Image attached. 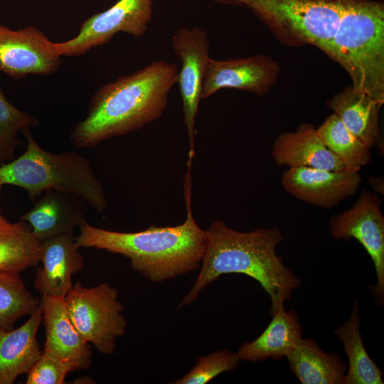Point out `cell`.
I'll list each match as a JSON object with an SVG mask.
<instances>
[{
  "instance_id": "1",
  "label": "cell",
  "mask_w": 384,
  "mask_h": 384,
  "mask_svg": "<svg viewBox=\"0 0 384 384\" xmlns=\"http://www.w3.org/2000/svg\"><path fill=\"white\" fill-rule=\"evenodd\" d=\"M206 233V246L200 272L178 309L193 303L201 292L221 275L231 273L245 274L259 282L270 297L271 316L284 309V303L292 299L302 281L276 252L284 239L279 228L240 232L223 220H216Z\"/></svg>"
},
{
  "instance_id": "2",
  "label": "cell",
  "mask_w": 384,
  "mask_h": 384,
  "mask_svg": "<svg viewBox=\"0 0 384 384\" xmlns=\"http://www.w3.org/2000/svg\"><path fill=\"white\" fill-rule=\"evenodd\" d=\"M192 165V164H191ZM191 164L184 181L187 215L182 224L138 232H116L93 226L87 221L75 237L77 246L106 250L130 260L131 268L155 283H161L200 268L207 237L196 223L191 206Z\"/></svg>"
},
{
  "instance_id": "3",
  "label": "cell",
  "mask_w": 384,
  "mask_h": 384,
  "mask_svg": "<svg viewBox=\"0 0 384 384\" xmlns=\"http://www.w3.org/2000/svg\"><path fill=\"white\" fill-rule=\"evenodd\" d=\"M177 64L156 60L101 87L93 95L87 116L73 127L78 149L91 148L112 137L138 130L159 118L177 83Z\"/></svg>"
},
{
  "instance_id": "4",
  "label": "cell",
  "mask_w": 384,
  "mask_h": 384,
  "mask_svg": "<svg viewBox=\"0 0 384 384\" xmlns=\"http://www.w3.org/2000/svg\"><path fill=\"white\" fill-rule=\"evenodd\" d=\"M26 149L18 158L0 166V185H14L31 201L48 190L67 192L82 198L97 212L107 208L102 184L89 161L76 151L51 153L43 149L31 131L23 133Z\"/></svg>"
},
{
  "instance_id": "5",
  "label": "cell",
  "mask_w": 384,
  "mask_h": 384,
  "mask_svg": "<svg viewBox=\"0 0 384 384\" xmlns=\"http://www.w3.org/2000/svg\"><path fill=\"white\" fill-rule=\"evenodd\" d=\"M349 75L353 89L384 103V3L355 0L324 52Z\"/></svg>"
},
{
  "instance_id": "6",
  "label": "cell",
  "mask_w": 384,
  "mask_h": 384,
  "mask_svg": "<svg viewBox=\"0 0 384 384\" xmlns=\"http://www.w3.org/2000/svg\"><path fill=\"white\" fill-rule=\"evenodd\" d=\"M249 9L284 46L324 53L355 0H223Z\"/></svg>"
},
{
  "instance_id": "7",
  "label": "cell",
  "mask_w": 384,
  "mask_h": 384,
  "mask_svg": "<svg viewBox=\"0 0 384 384\" xmlns=\"http://www.w3.org/2000/svg\"><path fill=\"white\" fill-rule=\"evenodd\" d=\"M118 290L108 283L92 287L75 283L64 302L70 319L82 339L100 353L112 354L116 340L126 333L127 321Z\"/></svg>"
},
{
  "instance_id": "8",
  "label": "cell",
  "mask_w": 384,
  "mask_h": 384,
  "mask_svg": "<svg viewBox=\"0 0 384 384\" xmlns=\"http://www.w3.org/2000/svg\"><path fill=\"white\" fill-rule=\"evenodd\" d=\"M381 203L375 193L363 190L348 210L333 216L329 231L335 240L354 238L370 257L375 270L376 283L369 286L375 302L384 305V217Z\"/></svg>"
},
{
  "instance_id": "9",
  "label": "cell",
  "mask_w": 384,
  "mask_h": 384,
  "mask_svg": "<svg viewBox=\"0 0 384 384\" xmlns=\"http://www.w3.org/2000/svg\"><path fill=\"white\" fill-rule=\"evenodd\" d=\"M152 12V0H119L86 19L74 38L53 42V49L60 56H80L107 43L119 32L141 37L147 31Z\"/></svg>"
},
{
  "instance_id": "10",
  "label": "cell",
  "mask_w": 384,
  "mask_h": 384,
  "mask_svg": "<svg viewBox=\"0 0 384 384\" xmlns=\"http://www.w3.org/2000/svg\"><path fill=\"white\" fill-rule=\"evenodd\" d=\"M172 46L180 60L178 84L189 143V159L194 156V127L202 85L210 61V41L198 27L178 28L172 36Z\"/></svg>"
},
{
  "instance_id": "11",
  "label": "cell",
  "mask_w": 384,
  "mask_h": 384,
  "mask_svg": "<svg viewBox=\"0 0 384 384\" xmlns=\"http://www.w3.org/2000/svg\"><path fill=\"white\" fill-rule=\"evenodd\" d=\"M60 58L53 42L36 26L12 30L0 23V72L15 79L49 75L60 67Z\"/></svg>"
},
{
  "instance_id": "12",
  "label": "cell",
  "mask_w": 384,
  "mask_h": 384,
  "mask_svg": "<svg viewBox=\"0 0 384 384\" xmlns=\"http://www.w3.org/2000/svg\"><path fill=\"white\" fill-rule=\"evenodd\" d=\"M279 73V63L263 54L222 60L210 58L201 99H206L217 91L228 88L263 97L277 82Z\"/></svg>"
},
{
  "instance_id": "13",
  "label": "cell",
  "mask_w": 384,
  "mask_h": 384,
  "mask_svg": "<svg viewBox=\"0 0 384 384\" xmlns=\"http://www.w3.org/2000/svg\"><path fill=\"white\" fill-rule=\"evenodd\" d=\"M362 178L358 172L331 171L311 167L289 168L282 176L284 189L296 198L330 209L354 195Z\"/></svg>"
},
{
  "instance_id": "14",
  "label": "cell",
  "mask_w": 384,
  "mask_h": 384,
  "mask_svg": "<svg viewBox=\"0 0 384 384\" xmlns=\"http://www.w3.org/2000/svg\"><path fill=\"white\" fill-rule=\"evenodd\" d=\"M73 233L41 242L40 262L36 271L34 287L42 296L64 299L73 288L72 277L84 267V259Z\"/></svg>"
},
{
  "instance_id": "15",
  "label": "cell",
  "mask_w": 384,
  "mask_h": 384,
  "mask_svg": "<svg viewBox=\"0 0 384 384\" xmlns=\"http://www.w3.org/2000/svg\"><path fill=\"white\" fill-rule=\"evenodd\" d=\"M86 205L80 197L67 192L48 190L38 197L21 220L26 222L41 242L58 235L73 233L86 220Z\"/></svg>"
},
{
  "instance_id": "16",
  "label": "cell",
  "mask_w": 384,
  "mask_h": 384,
  "mask_svg": "<svg viewBox=\"0 0 384 384\" xmlns=\"http://www.w3.org/2000/svg\"><path fill=\"white\" fill-rule=\"evenodd\" d=\"M41 306L46 330L44 348L65 363L71 371L89 368L92 352L72 324L64 299L41 296Z\"/></svg>"
},
{
  "instance_id": "17",
  "label": "cell",
  "mask_w": 384,
  "mask_h": 384,
  "mask_svg": "<svg viewBox=\"0 0 384 384\" xmlns=\"http://www.w3.org/2000/svg\"><path fill=\"white\" fill-rule=\"evenodd\" d=\"M272 159L278 166L311 167L331 171L345 169L340 159L328 149L310 123L300 124L295 132H286L274 140Z\"/></svg>"
},
{
  "instance_id": "18",
  "label": "cell",
  "mask_w": 384,
  "mask_h": 384,
  "mask_svg": "<svg viewBox=\"0 0 384 384\" xmlns=\"http://www.w3.org/2000/svg\"><path fill=\"white\" fill-rule=\"evenodd\" d=\"M29 316L17 329L0 330V384L14 383L29 371L41 354L37 339L43 321L41 304Z\"/></svg>"
},
{
  "instance_id": "19",
  "label": "cell",
  "mask_w": 384,
  "mask_h": 384,
  "mask_svg": "<svg viewBox=\"0 0 384 384\" xmlns=\"http://www.w3.org/2000/svg\"><path fill=\"white\" fill-rule=\"evenodd\" d=\"M265 331L255 340L245 342L237 353L240 360L260 362L286 357L302 338V326L295 311L282 309L272 316Z\"/></svg>"
},
{
  "instance_id": "20",
  "label": "cell",
  "mask_w": 384,
  "mask_h": 384,
  "mask_svg": "<svg viewBox=\"0 0 384 384\" xmlns=\"http://www.w3.org/2000/svg\"><path fill=\"white\" fill-rule=\"evenodd\" d=\"M326 105L368 148L380 142L378 114L381 105L374 99L349 85L329 99Z\"/></svg>"
},
{
  "instance_id": "21",
  "label": "cell",
  "mask_w": 384,
  "mask_h": 384,
  "mask_svg": "<svg viewBox=\"0 0 384 384\" xmlns=\"http://www.w3.org/2000/svg\"><path fill=\"white\" fill-rule=\"evenodd\" d=\"M302 384H341L347 365L336 352H326L311 338H302L286 356Z\"/></svg>"
},
{
  "instance_id": "22",
  "label": "cell",
  "mask_w": 384,
  "mask_h": 384,
  "mask_svg": "<svg viewBox=\"0 0 384 384\" xmlns=\"http://www.w3.org/2000/svg\"><path fill=\"white\" fill-rule=\"evenodd\" d=\"M361 325L359 304L354 299L348 319L334 331L343 343L348 361L341 384H383L381 370L370 358L364 346Z\"/></svg>"
},
{
  "instance_id": "23",
  "label": "cell",
  "mask_w": 384,
  "mask_h": 384,
  "mask_svg": "<svg viewBox=\"0 0 384 384\" xmlns=\"http://www.w3.org/2000/svg\"><path fill=\"white\" fill-rule=\"evenodd\" d=\"M41 242L23 220L0 225V272L20 274L40 262Z\"/></svg>"
},
{
  "instance_id": "24",
  "label": "cell",
  "mask_w": 384,
  "mask_h": 384,
  "mask_svg": "<svg viewBox=\"0 0 384 384\" xmlns=\"http://www.w3.org/2000/svg\"><path fill=\"white\" fill-rule=\"evenodd\" d=\"M324 146L335 154L345 168L358 172L372 157L370 149L354 136L334 113L316 129Z\"/></svg>"
},
{
  "instance_id": "25",
  "label": "cell",
  "mask_w": 384,
  "mask_h": 384,
  "mask_svg": "<svg viewBox=\"0 0 384 384\" xmlns=\"http://www.w3.org/2000/svg\"><path fill=\"white\" fill-rule=\"evenodd\" d=\"M19 274L0 272V330L13 329L17 321L39 305Z\"/></svg>"
},
{
  "instance_id": "26",
  "label": "cell",
  "mask_w": 384,
  "mask_h": 384,
  "mask_svg": "<svg viewBox=\"0 0 384 384\" xmlns=\"http://www.w3.org/2000/svg\"><path fill=\"white\" fill-rule=\"evenodd\" d=\"M38 124V120L18 110L0 89V164L15 159V150L22 142L18 134Z\"/></svg>"
},
{
  "instance_id": "27",
  "label": "cell",
  "mask_w": 384,
  "mask_h": 384,
  "mask_svg": "<svg viewBox=\"0 0 384 384\" xmlns=\"http://www.w3.org/2000/svg\"><path fill=\"white\" fill-rule=\"evenodd\" d=\"M241 360L235 352L223 349L196 359V364L183 377L169 383L206 384L223 372L236 369Z\"/></svg>"
},
{
  "instance_id": "28",
  "label": "cell",
  "mask_w": 384,
  "mask_h": 384,
  "mask_svg": "<svg viewBox=\"0 0 384 384\" xmlns=\"http://www.w3.org/2000/svg\"><path fill=\"white\" fill-rule=\"evenodd\" d=\"M70 368L50 351L43 348L26 373V384H63Z\"/></svg>"
},
{
  "instance_id": "29",
  "label": "cell",
  "mask_w": 384,
  "mask_h": 384,
  "mask_svg": "<svg viewBox=\"0 0 384 384\" xmlns=\"http://www.w3.org/2000/svg\"><path fill=\"white\" fill-rule=\"evenodd\" d=\"M373 180L370 178V181L369 180V182L370 183V185L374 188L375 191H378L380 193L382 192L383 193V183H381L380 178H372Z\"/></svg>"
},
{
  "instance_id": "30",
  "label": "cell",
  "mask_w": 384,
  "mask_h": 384,
  "mask_svg": "<svg viewBox=\"0 0 384 384\" xmlns=\"http://www.w3.org/2000/svg\"><path fill=\"white\" fill-rule=\"evenodd\" d=\"M1 188H2V186L0 185V193H1ZM8 222H9V221L2 215V213H1V210H0V225L6 224Z\"/></svg>"
}]
</instances>
